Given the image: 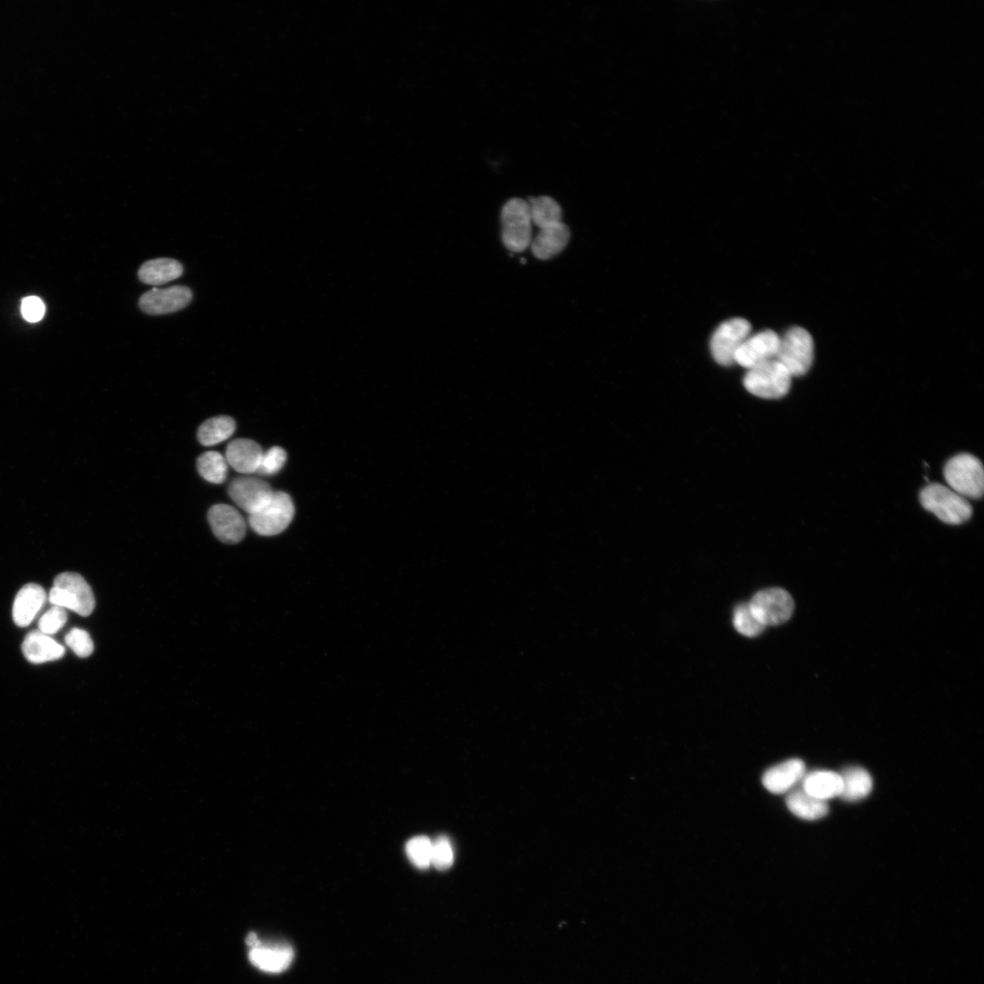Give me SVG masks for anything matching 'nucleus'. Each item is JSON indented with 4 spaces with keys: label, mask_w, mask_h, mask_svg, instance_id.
<instances>
[{
    "label": "nucleus",
    "mask_w": 984,
    "mask_h": 984,
    "mask_svg": "<svg viewBox=\"0 0 984 984\" xmlns=\"http://www.w3.org/2000/svg\"><path fill=\"white\" fill-rule=\"evenodd\" d=\"M805 774V763L801 759L792 758L767 769L762 777V783L772 794H786L801 783Z\"/></svg>",
    "instance_id": "14"
},
{
    "label": "nucleus",
    "mask_w": 984,
    "mask_h": 984,
    "mask_svg": "<svg viewBox=\"0 0 984 984\" xmlns=\"http://www.w3.org/2000/svg\"><path fill=\"white\" fill-rule=\"evenodd\" d=\"M751 323L744 318L736 317L722 323L712 336L710 351L716 362L724 367L735 364V354L750 336Z\"/></svg>",
    "instance_id": "8"
},
{
    "label": "nucleus",
    "mask_w": 984,
    "mask_h": 984,
    "mask_svg": "<svg viewBox=\"0 0 984 984\" xmlns=\"http://www.w3.org/2000/svg\"><path fill=\"white\" fill-rule=\"evenodd\" d=\"M776 360L787 370L792 378L806 374L814 361V341L811 335L803 327H791L780 338Z\"/></svg>",
    "instance_id": "6"
},
{
    "label": "nucleus",
    "mask_w": 984,
    "mask_h": 984,
    "mask_svg": "<svg viewBox=\"0 0 984 984\" xmlns=\"http://www.w3.org/2000/svg\"><path fill=\"white\" fill-rule=\"evenodd\" d=\"M67 619L68 616L65 609L54 605L40 619V631L47 635L54 634L63 628L67 622Z\"/></svg>",
    "instance_id": "32"
},
{
    "label": "nucleus",
    "mask_w": 984,
    "mask_h": 984,
    "mask_svg": "<svg viewBox=\"0 0 984 984\" xmlns=\"http://www.w3.org/2000/svg\"><path fill=\"white\" fill-rule=\"evenodd\" d=\"M780 337L772 331H765L749 336L735 354V364L748 371L767 362L776 360Z\"/></svg>",
    "instance_id": "11"
},
{
    "label": "nucleus",
    "mask_w": 984,
    "mask_h": 984,
    "mask_svg": "<svg viewBox=\"0 0 984 984\" xmlns=\"http://www.w3.org/2000/svg\"><path fill=\"white\" fill-rule=\"evenodd\" d=\"M944 478L948 487L966 500L983 496L982 464L972 455L960 454L950 458L944 468Z\"/></svg>",
    "instance_id": "2"
},
{
    "label": "nucleus",
    "mask_w": 984,
    "mask_h": 984,
    "mask_svg": "<svg viewBox=\"0 0 984 984\" xmlns=\"http://www.w3.org/2000/svg\"><path fill=\"white\" fill-rule=\"evenodd\" d=\"M25 658L33 664H43L63 658L65 648L41 631L31 632L23 644Z\"/></svg>",
    "instance_id": "16"
},
{
    "label": "nucleus",
    "mask_w": 984,
    "mask_h": 984,
    "mask_svg": "<svg viewBox=\"0 0 984 984\" xmlns=\"http://www.w3.org/2000/svg\"><path fill=\"white\" fill-rule=\"evenodd\" d=\"M246 942H247L248 946L251 947V949L256 948V947H258V946H260L262 944V942L258 939L257 935L256 933H254V932H251L249 934V936L247 937Z\"/></svg>",
    "instance_id": "34"
},
{
    "label": "nucleus",
    "mask_w": 984,
    "mask_h": 984,
    "mask_svg": "<svg viewBox=\"0 0 984 984\" xmlns=\"http://www.w3.org/2000/svg\"><path fill=\"white\" fill-rule=\"evenodd\" d=\"M286 458V452L282 448L273 447L264 452L257 473L266 476L275 475L283 468Z\"/></svg>",
    "instance_id": "31"
},
{
    "label": "nucleus",
    "mask_w": 984,
    "mask_h": 984,
    "mask_svg": "<svg viewBox=\"0 0 984 984\" xmlns=\"http://www.w3.org/2000/svg\"><path fill=\"white\" fill-rule=\"evenodd\" d=\"M193 299L191 289L184 285L169 288H153L141 295L139 305L149 314L159 315L178 312L186 308Z\"/></svg>",
    "instance_id": "12"
},
{
    "label": "nucleus",
    "mask_w": 984,
    "mask_h": 984,
    "mask_svg": "<svg viewBox=\"0 0 984 984\" xmlns=\"http://www.w3.org/2000/svg\"><path fill=\"white\" fill-rule=\"evenodd\" d=\"M733 622L738 632L748 637L759 635L766 627L755 617L748 603L736 608Z\"/></svg>",
    "instance_id": "27"
},
{
    "label": "nucleus",
    "mask_w": 984,
    "mask_h": 984,
    "mask_svg": "<svg viewBox=\"0 0 984 984\" xmlns=\"http://www.w3.org/2000/svg\"><path fill=\"white\" fill-rule=\"evenodd\" d=\"M528 203L533 225L540 230L563 222L562 207L553 198H533Z\"/></svg>",
    "instance_id": "24"
},
{
    "label": "nucleus",
    "mask_w": 984,
    "mask_h": 984,
    "mask_svg": "<svg viewBox=\"0 0 984 984\" xmlns=\"http://www.w3.org/2000/svg\"><path fill=\"white\" fill-rule=\"evenodd\" d=\"M923 508L947 525L966 523L972 515L971 506L948 486L938 483L925 487L920 496Z\"/></svg>",
    "instance_id": "1"
},
{
    "label": "nucleus",
    "mask_w": 984,
    "mask_h": 984,
    "mask_svg": "<svg viewBox=\"0 0 984 984\" xmlns=\"http://www.w3.org/2000/svg\"><path fill=\"white\" fill-rule=\"evenodd\" d=\"M236 427L235 420L228 416L210 419L199 428L198 439L204 446L217 445L232 437Z\"/></svg>",
    "instance_id": "25"
},
{
    "label": "nucleus",
    "mask_w": 984,
    "mask_h": 984,
    "mask_svg": "<svg viewBox=\"0 0 984 984\" xmlns=\"http://www.w3.org/2000/svg\"><path fill=\"white\" fill-rule=\"evenodd\" d=\"M792 376L777 360L767 362L748 371L744 387L752 395L765 400H779L791 388Z\"/></svg>",
    "instance_id": "4"
},
{
    "label": "nucleus",
    "mask_w": 984,
    "mask_h": 984,
    "mask_svg": "<svg viewBox=\"0 0 984 984\" xmlns=\"http://www.w3.org/2000/svg\"><path fill=\"white\" fill-rule=\"evenodd\" d=\"M571 232L564 222L541 229L532 241L534 256L540 260H549L561 254L567 246Z\"/></svg>",
    "instance_id": "15"
},
{
    "label": "nucleus",
    "mask_w": 984,
    "mask_h": 984,
    "mask_svg": "<svg viewBox=\"0 0 984 984\" xmlns=\"http://www.w3.org/2000/svg\"><path fill=\"white\" fill-rule=\"evenodd\" d=\"M410 861L419 869H428L431 865L432 842L424 836L411 839L406 846Z\"/></svg>",
    "instance_id": "28"
},
{
    "label": "nucleus",
    "mask_w": 984,
    "mask_h": 984,
    "mask_svg": "<svg viewBox=\"0 0 984 984\" xmlns=\"http://www.w3.org/2000/svg\"><path fill=\"white\" fill-rule=\"evenodd\" d=\"M22 312L27 321L38 322L45 314V305L39 297L30 296L23 301Z\"/></svg>",
    "instance_id": "33"
},
{
    "label": "nucleus",
    "mask_w": 984,
    "mask_h": 984,
    "mask_svg": "<svg viewBox=\"0 0 984 984\" xmlns=\"http://www.w3.org/2000/svg\"><path fill=\"white\" fill-rule=\"evenodd\" d=\"M502 239L511 252L523 253L533 241V221L530 205L522 198H512L503 207Z\"/></svg>",
    "instance_id": "3"
},
{
    "label": "nucleus",
    "mask_w": 984,
    "mask_h": 984,
    "mask_svg": "<svg viewBox=\"0 0 984 984\" xmlns=\"http://www.w3.org/2000/svg\"><path fill=\"white\" fill-rule=\"evenodd\" d=\"M263 450L256 441L239 439L232 441L227 449V461L237 472L242 474L257 473Z\"/></svg>",
    "instance_id": "19"
},
{
    "label": "nucleus",
    "mask_w": 984,
    "mask_h": 984,
    "mask_svg": "<svg viewBox=\"0 0 984 984\" xmlns=\"http://www.w3.org/2000/svg\"><path fill=\"white\" fill-rule=\"evenodd\" d=\"M453 863L454 852L449 840L443 836L432 842L431 865L439 871H446Z\"/></svg>",
    "instance_id": "29"
},
{
    "label": "nucleus",
    "mask_w": 984,
    "mask_h": 984,
    "mask_svg": "<svg viewBox=\"0 0 984 984\" xmlns=\"http://www.w3.org/2000/svg\"><path fill=\"white\" fill-rule=\"evenodd\" d=\"M198 468L207 481L220 484L227 479L228 463L221 453L208 451L199 457Z\"/></svg>",
    "instance_id": "26"
},
{
    "label": "nucleus",
    "mask_w": 984,
    "mask_h": 984,
    "mask_svg": "<svg viewBox=\"0 0 984 984\" xmlns=\"http://www.w3.org/2000/svg\"><path fill=\"white\" fill-rule=\"evenodd\" d=\"M786 804L789 811L796 816L804 820H817L826 816L830 811L827 801L818 799L802 788L790 791L786 796Z\"/></svg>",
    "instance_id": "21"
},
{
    "label": "nucleus",
    "mask_w": 984,
    "mask_h": 984,
    "mask_svg": "<svg viewBox=\"0 0 984 984\" xmlns=\"http://www.w3.org/2000/svg\"><path fill=\"white\" fill-rule=\"evenodd\" d=\"M801 788L818 799L828 801L841 796L842 776L830 770H814L805 774L801 781Z\"/></svg>",
    "instance_id": "20"
},
{
    "label": "nucleus",
    "mask_w": 984,
    "mask_h": 984,
    "mask_svg": "<svg viewBox=\"0 0 984 984\" xmlns=\"http://www.w3.org/2000/svg\"><path fill=\"white\" fill-rule=\"evenodd\" d=\"M294 516L292 499L285 492L277 491L263 509L249 516V525L261 536H275L290 526Z\"/></svg>",
    "instance_id": "7"
},
{
    "label": "nucleus",
    "mask_w": 984,
    "mask_h": 984,
    "mask_svg": "<svg viewBox=\"0 0 984 984\" xmlns=\"http://www.w3.org/2000/svg\"><path fill=\"white\" fill-rule=\"evenodd\" d=\"M274 494L275 491L268 483L253 477L236 478L229 486L231 499L249 516L263 509L271 501Z\"/></svg>",
    "instance_id": "10"
},
{
    "label": "nucleus",
    "mask_w": 984,
    "mask_h": 984,
    "mask_svg": "<svg viewBox=\"0 0 984 984\" xmlns=\"http://www.w3.org/2000/svg\"><path fill=\"white\" fill-rule=\"evenodd\" d=\"M184 274L182 264L171 258H158L145 262L138 272L139 279L147 285H159L172 282Z\"/></svg>",
    "instance_id": "22"
},
{
    "label": "nucleus",
    "mask_w": 984,
    "mask_h": 984,
    "mask_svg": "<svg viewBox=\"0 0 984 984\" xmlns=\"http://www.w3.org/2000/svg\"><path fill=\"white\" fill-rule=\"evenodd\" d=\"M66 644L79 656L88 658L94 650V644L88 632L74 628L65 636Z\"/></svg>",
    "instance_id": "30"
},
{
    "label": "nucleus",
    "mask_w": 984,
    "mask_h": 984,
    "mask_svg": "<svg viewBox=\"0 0 984 984\" xmlns=\"http://www.w3.org/2000/svg\"><path fill=\"white\" fill-rule=\"evenodd\" d=\"M208 521L215 535L225 544H238L246 536V521L240 513L230 506H213L208 513Z\"/></svg>",
    "instance_id": "13"
},
{
    "label": "nucleus",
    "mask_w": 984,
    "mask_h": 984,
    "mask_svg": "<svg viewBox=\"0 0 984 984\" xmlns=\"http://www.w3.org/2000/svg\"><path fill=\"white\" fill-rule=\"evenodd\" d=\"M49 600L53 605L69 609L83 617L91 615L95 607L91 586L75 573H64L55 578Z\"/></svg>",
    "instance_id": "5"
},
{
    "label": "nucleus",
    "mask_w": 984,
    "mask_h": 984,
    "mask_svg": "<svg viewBox=\"0 0 984 984\" xmlns=\"http://www.w3.org/2000/svg\"><path fill=\"white\" fill-rule=\"evenodd\" d=\"M47 599L45 590L38 584H29L18 593L14 605V620L20 627L30 625L43 607Z\"/></svg>",
    "instance_id": "18"
},
{
    "label": "nucleus",
    "mask_w": 984,
    "mask_h": 984,
    "mask_svg": "<svg viewBox=\"0 0 984 984\" xmlns=\"http://www.w3.org/2000/svg\"><path fill=\"white\" fill-rule=\"evenodd\" d=\"M749 607L755 617L765 626L779 625L791 617L794 602L786 591L772 588L757 593Z\"/></svg>",
    "instance_id": "9"
},
{
    "label": "nucleus",
    "mask_w": 984,
    "mask_h": 984,
    "mask_svg": "<svg viewBox=\"0 0 984 984\" xmlns=\"http://www.w3.org/2000/svg\"><path fill=\"white\" fill-rule=\"evenodd\" d=\"M843 792L841 797L848 802H856L866 798L873 788L870 773L861 767H851L841 773Z\"/></svg>",
    "instance_id": "23"
},
{
    "label": "nucleus",
    "mask_w": 984,
    "mask_h": 984,
    "mask_svg": "<svg viewBox=\"0 0 984 984\" xmlns=\"http://www.w3.org/2000/svg\"><path fill=\"white\" fill-rule=\"evenodd\" d=\"M294 950L287 944L263 945L251 949L250 961L258 969L269 973H280L292 963Z\"/></svg>",
    "instance_id": "17"
}]
</instances>
